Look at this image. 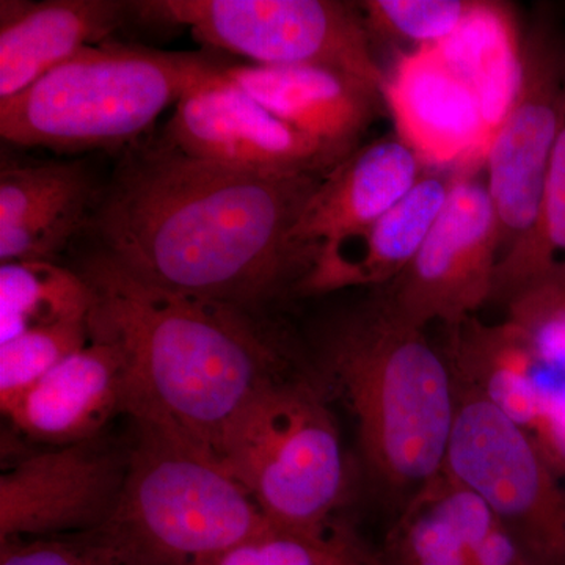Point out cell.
Wrapping results in <instances>:
<instances>
[{"mask_svg":"<svg viewBox=\"0 0 565 565\" xmlns=\"http://www.w3.org/2000/svg\"><path fill=\"white\" fill-rule=\"evenodd\" d=\"M323 174L223 166L148 137L122 151L85 234L143 280L259 311L307 274L289 236Z\"/></svg>","mask_w":565,"mask_h":565,"instance_id":"6da1fadb","label":"cell"},{"mask_svg":"<svg viewBox=\"0 0 565 565\" xmlns=\"http://www.w3.org/2000/svg\"><path fill=\"white\" fill-rule=\"evenodd\" d=\"M77 273L93 294L90 333L125 362L126 414L218 459L237 415L278 381L280 348L259 311L162 288L96 250Z\"/></svg>","mask_w":565,"mask_h":565,"instance_id":"7a4b0ae2","label":"cell"},{"mask_svg":"<svg viewBox=\"0 0 565 565\" xmlns=\"http://www.w3.org/2000/svg\"><path fill=\"white\" fill-rule=\"evenodd\" d=\"M322 373L348 405L377 481L415 494L441 475L455 426L451 364L381 297L334 322Z\"/></svg>","mask_w":565,"mask_h":565,"instance_id":"3957f363","label":"cell"},{"mask_svg":"<svg viewBox=\"0 0 565 565\" xmlns=\"http://www.w3.org/2000/svg\"><path fill=\"white\" fill-rule=\"evenodd\" d=\"M225 70L193 52L88 46L0 102V136L58 152L128 148L145 139L167 107L225 81Z\"/></svg>","mask_w":565,"mask_h":565,"instance_id":"277c9868","label":"cell"},{"mask_svg":"<svg viewBox=\"0 0 565 565\" xmlns=\"http://www.w3.org/2000/svg\"><path fill=\"white\" fill-rule=\"evenodd\" d=\"M274 527L221 460L141 430L120 501L95 534L143 565H215Z\"/></svg>","mask_w":565,"mask_h":565,"instance_id":"5b68a950","label":"cell"},{"mask_svg":"<svg viewBox=\"0 0 565 565\" xmlns=\"http://www.w3.org/2000/svg\"><path fill=\"white\" fill-rule=\"evenodd\" d=\"M218 459L275 527L329 535L327 520L343 497L344 456L333 416L313 386L275 381L263 388L226 430Z\"/></svg>","mask_w":565,"mask_h":565,"instance_id":"8992f818","label":"cell"},{"mask_svg":"<svg viewBox=\"0 0 565 565\" xmlns=\"http://www.w3.org/2000/svg\"><path fill=\"white\" fill-rule=\"evenodd\" d=\"M132 11L140 20L185 25L204 46L256 65L322 66L384 90L386 73L375 61L359 2L140 0Z\"/></svg>","mask_w":565,"mask_h":565,"instance_id":"52a82bcc","label":"cell"},{"mask_svg":"<svg viewBox=\"0 0 565 565\" xmlns=\"http://www.w3.org/2000/svg\"><path fill=\"white\" fill-rule=\"evenodd\" d=\"M457 405L444 471L473 490L531 565H565V486L533 441L471 386Z\"/></svg>","mask_w":565,"mask_h":565,"instance_id":"ba28073f","label":"cell"},{"mask_svg":"<svg viewBox=\"0 0 565 565\" xmlns=\"http://www.w3.org/2000/svg\"><path fill=\"white\" fill-rule=\"evenodd\" d=\"M498 262L500 230L487 184L459 177L415 258L379 297L416 329L456 327L492 299Z\"/></svg>","mask_w":565,"mask_h":565,"instance_id":"9c48e42d","label":"cell"},{"mask_svg":"<svg viewBox=\"0 0 565 565\" xmlns=\"http://www.w3.org/2000/svg\"><path fill=\"white\" fill-rule=\"evenodd\" d=\"M564 85L563 46L552 32L534 29L523 43L522 85L486 152L500 259L525 241L537 222L559 131Z\"/></svg>","mask_w":565,"mask_h":565,"instance_id":"30bf717a","label":"cell"},{"mask_svg":"<svg viewBox=\"0 0 565 565\" xmlns=\"http://www.w3.org/2000/svg\"><path fill=\"white\" fill-rule=\"evenodd\" d=\"M129 456L96 438L57 446L0 476V542L99 530L114 514Z\"/></svg>","mask_w":565,"mask_h":565,"instance_id":"8fae6325","label":"cell"},{"mask_svg":"<svg viewBox=\"0 0 565 565\" xmlns=\"http://www.w3.org/2000/svg\"><path fill=\"white\" fill-rule=\"evenodd\" d=\"M161 136L193 158L255 172L329 173L338 163L228 77L182 98Z\"/></svg>","mask_w":565,"mask_h":565,"instance_id":"7c38bea8","label":"cell"},{"mask_svg":"<svg viewBox=\"0 0 565 565\" xmlns=\"http://www.w3.org/2000/svg\"><path fill=\"white\" fill-rule=\"evenodd\" d=\"M385 106L404 141L426 167L486 161L490 134L473 90L435 46L399 55L386 73Z\"/></svg>","mask_w":565,"mask_h":565,"instance_id":"4fadbf2b","label":"cell"},{"mask_svg":"<svg viewBox=\"0 0 565 565\" xmlns=\"http://www.w3.org/2000/svg\"><path fill=\"white\" fill-rule=\"evenodd\" d=\"M226 77L337 162L359 148L384 96L364 82L322 66L233 65Z\"/></svg>","mask_w":565,"mask_h":565,"instance_id":"5bb4252c","label":"cell"},{"mask_svg":"<svg viewBox=\"0 0 565 565\" xmlns=\"http://www.w3.org/2000/svg\"><path fill=\"white\" fill-rule=\"evenodd\" d=\"M422 167L396 136L356 148L323 174L289 236L307 273L319 252L373 225L399 202L422 177Z\"/></svg>","mask_w":565,"mask_h":565,"instance_id":"9a60e30c","label":"cell"},{"mask_svg":"<svg viewBox=\"0 0 565 565\" xmlns=\"http://www.w3.org/2000/svg\"><path fill=\"white\" fill-rule=\"evenodd\" d=\"M126 405L128 379L121 353L92 334L6 416L32 440L65 446L96 438L115 415L126 414Z\"/></svg>","mask_w":565,"mask_h":565,"instance_id":"2e32d148","label":"cell"},{"mask_svg":"<svg viewBox=\"0 0 565 565\" xmlns=\"http://www.w3.org/2000/svg\"><path fill=\"white\" fill-rule=\"evenodd\" d=\"M132 13L120 0H2L0 102L28 90L85 47L102 44Z\"/></svg>","mask_w":565,"mask_h":565,"instance_id":"e0dca14e","label":"cell"},{"mask_svg":"<svg viewBox=\"0 0 565 565\" xmlns=\"http://www.w3.org/2000/svg\"><path fill=\"white\" fill-rule=\"evenodd\" d=\"M452 180L422 174L373 225L315 256L297 294H327L355 286L385 288L412 263L444 210Z\"/></svg>","mask_w":565,"mask_h":565,"instance_id":"ac0fdd59","label":"cell"},{"mask_svg":"<svg viewBox=\"0 0 565 565\" xmlns=\"http://www.w3.org/2000/svg\"><path fill=\"white\" fill-rule=\"evenodd\" d=\"M462 382L523 430L565 486V386L530 349L512 338L486 341L465 362Z\"/></svg>","mask_w":565,"mask_h":565,"instance_id":"d6986e66","label":"cell"},{"mask_svg":"<svg viewBox=\"0 0 565 565\" xmlns=\"http://www.w3.org/2000/svg\"><path fill=\"white\" fill-rule=\"evenodd\" d=\"M435 47L473 90L492 140L522 85L523 41L511 10L498 2H478L462 25Z\"/></svg>","mask_w":565,"mask_h":565,"instance_id":"ffe728a7","label":"cell"},{"mask_svg":"<svg viewBox=\"0 0 565 565\" xmlns=\"http://www.w3.org/2000/svg\"><path fill=\"white\" fill-rule=\"evenodd\" d=\"M93 294L77 270L57 263L0 264V344L58 323L85 321Z\"/></svg>","mask_w":565,"mask_h":565,"instance_id":"44dd1931","label":"cell"},{"mask_svg":"<svg viewBox=\"0 0 565 565\" xmlns=\"http://www.w3.org/2000/svg\"><path fill=\"white\" fill-rule=\"evenodd\" d=\"M565 266V85L555 150L546 174L541 212L533 232L500 259L493 300L508 303L527 286ZM490 299V300H492Z\"/></svg>","mask_w":565,"mask_h":565,"instance_id":"7402d4cb","label":"cell"},{"mask_svg":"<svg viewBox=\"0 0 565 565\" xmlns=\"http://www.w3.org/2000/svg\"><path fill=\"white\" fill-rule=\"evenodd\" d=\"M90 318V316H88ZM92 340L90 323H58L0 344V408H10L71 353Z\"/></svg>","mask_w":565,"mask_h":565,"instance_id":"603a6c76","label":"cell"},{"mask_svg":"<svg viewBox=\"0 0 565 565\" xmlns=\"http://www.w3.org/2000/svg\"><path fill=\"white\" fill-rule=\"evenodd\" d=\"M514 323L550 379L565 386V266L508 302Z\"/></svg>","mask_w":565,"mask_h":565,"instance_id":"cb8c5ba5","label":"cell"},{"mask_svg":"<svg viewBox=\"0 0 565 565\" xmlns=\"http://www.w3.org/2000/svg\"><path fill=\"white\" fill-rule=\"evenodd\" d=\"M478 0H366L359 2L373 35L435 46L452 35L475 10Z\"/></svg>","mask_w":565,"mask_h":565,"instance_id":"d4e9b609","label":"cell"},{"mask_svg":"<svg viewBox=\"0 0 565 565\" xmlns=\"http://www.w3.org/2000/svg\"><path fill=\"white\" fill-rule=\"evenodd\" d=\"M92 173L82 161L11 163L0 169V232L13 228L44 203Z\"/></svg>","mask_w":565,"mask_h":565,"instance_id":"484cf974","label":"cell"},{"mask_svg":"<svg viewBox=\"0 0 565 565\" xmlns=\"http://www.w3.org/2000/svg\"><path fill=\"white\" fill-rule=\"evenodd\" d=\"M394 535L397 565H471L467 550L451 523L426 493L415 494Z\"/></svg>","mask_w":565,"mask_h":565,"instance_id":"4316f807","label":"cell"},{"mask_svg":"<svg viewBox=\"0 0 565 565\" xmlns=\"http://www.w3.org/2000/svg\"><path fill=\"white\" fill-rule=\"evenodd\" d=\"M338 537L315 539L274 530L244 542L215 565H333L349 557Z\"/></svg>","mask_w":565,"mask_h":565,"instance_id":"83f0119b","label":"cell"},{"mask_svg":"<svg viewBox=\"0 0 565 565\" xmlns=\"http://www.w3.org/2000/svg\"><path fill=\"white\" fill-rule=\"evenodd\" d=\"M0 565L143 564L95 534V539H84V541L47 537L3 542Z\"/></svg>","mask_w":565,"mask_h":565,"instance_id":"f1b7e54d","label":"cell"},{"mask_svg":"<svg viewBox=\"0 0 565 565\" xmlns=\"http://www.w3.org/2000/svg\"><path fill=\"white\" fill-rule=\"evenodd\" d=\"M333 565H355V563H353L352 556H349V557H345V559L340 561V563H337Z\"/></svg>","mask_w":565,"mask_h":565,"instance_id":"f546056e","label":"cell"}]
</instances>
